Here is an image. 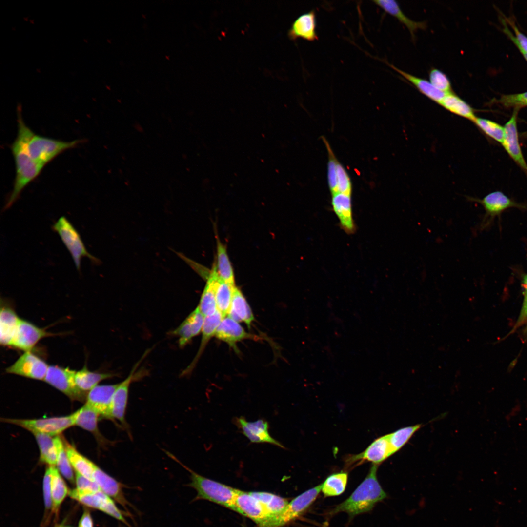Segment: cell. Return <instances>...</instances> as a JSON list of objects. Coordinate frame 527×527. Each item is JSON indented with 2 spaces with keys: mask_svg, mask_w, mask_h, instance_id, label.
Listing matches in <instances>:
<instances>
[{
  "mask_svg": "<svg viewBox=\"0 0 527 527\" xmlns=\"http://www.w3.org/2000/svg\"><path fill=\"white\" fill-rule=\"evenodd\" d=\"M523 287V303L518 319L515 324L517 328L527 322V273L524 275L522 279Z\"/></svg>",
  "mask_w": 527,
  "mask_h": 527,
  "instance_id": "50",
  "label": "cell"
},
{
  "mask_svg": "<svg viewBox=\"0 0 527 527\" xmlns=\"http://www.w3.org/2000/svg\"><path fill=\"white\" fill-rule=\"evenodd\" d=\"M52 229L60 236L78 271L81 272V261L83 257H87L94 264H100L99 259L87 251L79 233L65 216L59 218L52 226Z\"/></svg>",
  "mask_w": 527,
  "mask_h": 527,
  "instance_id": "4",
  "label": "cell"
},
{
  "mask_svg": "<svg viewBox=\"0 0 527 527\" xmlns=\"http://www.w3.org/2000/svg\"><path fill=\"white\" fill-rule=\"evenodd\" d=\"M217 264H215L217 274L222 281L235 285L234 272L226 246L217 237Z\"/></svg>",
  "mask_w": 527,
  "mask_h": 527,
  "instance_id": "35",
  "label": "cell"
},
{
  "mask_svg": "<svg viewBox=\"0 0 527 527\" xmlns=\"http://www.w3.org/2000/svg\"><path fill=\"white\" fill-rule=\"evenodd\" d=\"M323 141L326 146L328 153L327 164L328 183L331 193L333 194L337 192V164L338 161L326 140L323 138Z\"/></svg>",
  "mask_w": 527,
  "mask_h": 527,
  "instance_id": "43",
  "label": "cell"
},
{
  "mask_svg": "<svg viewBox=\"0 0 527 527\" xmlns=\"http://www.w3.org/2000/svg\"><path fill=\"white\" fill-rule=\"evenodd\" d=\"M421 426V424L408 426L387 434L392 454L400 450Z\"/></svg>",
  "mask_w": 527,
  "mask_h": 527,
  "instance_id": "41",
  "label": "cell"
},
{
  "mask_svg": "<svg viewBox=\"0 0 527 527\" xmlns=\"http://www.w3.org/2000/svg\"><path fill=\"white\" fill-rule=\"evenodd\" d=\"M40 450V461L48 466H56L57 448L54 437L41 433H33Z\"/></svg>",
  "mask_w": 527,
  "mask_h": 527,
  "instance_id": "38",
  "label": "cell"
},
{
  "mask_svg": "<svg viewBox=\"0 0 527 527\" xmlns=\"http://www.w3.org/2000/svg\"><path fill=\"white\" fill-rule=\"evenodd\" d=\"M376 5L386 13L396 18L408 29L413 39L415 33L419 29L426 28L425 22L413 21L408 18L401 10L397 2L393 0H377L372 1Z\"/></svg>",
  "mask_w": 527,
  "mask_h": 527,
  "instance_id": "28",
  "label": "cell"
},
{
  "mask_svg": "<svg viewBox=\"0 0 527 527\" xmlns=\"http://www.w3.org/2000/svg\"><path fill=\"white\" fill-rule=\"evenodd\" d=\"M167 455L178 462L190 474L191 482L187 485L197 493L195 500H205L235 511V501L239 489L203 477L182 463L168 451Z\"/></svg>",
  "mask_w": 527,
  "mask_h": 527,
  "instance_id": "3",
  "label": "cell"
},
{
  "mask_svg": "<svg viewBox=\"0 0 527 527\" xmlns=\"http://www.w3.org/2000/svg\"><path fill=\"white\" fill-rule=\"evenodd\" d=\"M75 371L69 367L50 365L43 381L71 400L83 401L86 400L87 395L77 387L74 379Z\"/></svg>",
  "mask_w": 527,
  "mask_h": 527,
  "instance_id": "9",
  "label": "cell"
},
{
  "mask_svg": "<svg viewBox=\"0 0 527 527\" xmlns=\"http://www.w3.org/2000/svg\"><path fill=\"white\" fill-rule=\"evenodd\" d=\"M83 141L82 140L64 141L34 133L29 140L28 147L32 158L44 167L58 155L77 147Z\"/></svg>",
  "mask_w": 527,
  "mask_h": 527,
  "instance_id": "5",
  "label": "cell"
},
{
  "mask_svg": "<svg viewBox=\"0 0 527 527\" xmlns=\"http://www.w3.org/2000/svg\"><path fill=\"white\" fill-rule=\"evenodd\" d=\"M74 426H78L83 429L91 432L97 438L99 442L102 445L110 443L100 433L98 428V422L100 414L92 407L85 405L71 414Z\"/></svg>",
  "mask_w": 527,
  "mask_h": 527,
  "instance_id": "23",
  "label": "cell"
},
{
  "mask_svg": "<svg viewBox=\"0 0 527 527\" xmlns=\"http://www.w3.org/2000/svg\"><path fill=\"white\" fill-rule=\"evenodd\" d=\"M205 317L197 306L174 330L171 334L178 338L180 347H184L202 332Z\"/></svg>",
  "mask_w": 527,
  "mask_h": 527,
  "instance_id": "20",
  "label": "cell"
},
{
  "mask_svg": "<svg viewBox=\"0 0 527 527\" xmlns=\"http://www.w3.org/2000/svg\"><path fill=\"white\" fill-rule=\"evenodd\" d=\"M51 468V493L53 501V510L56 516H58L60 507L69 494V490L61 474L55 466H50Z\"/></svg>",
  "mask_w": 527,
  "mask_h": 527,
  "instance_id": "36",
  "label": "cell"
},
{
  "mask_svg": "<svg viewBox=\"0 0 527 527\" xmlns=\"http://www.w3.org/2000/svg\"><path fill=\"white\" fill-rule=\"evenodd\" d=\"M51 468L48 466L45 469L43 479V494L46 514L53 510V501L51 493Z\"/></svg>",
  "mask_w": 527,
  "mask_h": 527,
  "instance_id": "47",
  "label": "cell"
},
{
  "mask_svg": "<svg viewBox=\"0 0 527 527\" xmlns=\"http://www.w3.org/2000/svg\"><path fill=\"white\" fill-rule=\"evenodd\" d=\"M92 467L93 480L97 484L101 490L129 513L127 507L130 505L123 490L125 486L107 474L93 462Z\"/></svg>",
  "mask_w": 527,
  "mask_h": 527,
  "instance_id": "17",
  "label": "cell"
},
{
  "mask_svg": "<svg viewBox=\"0 0 527 527\" xmlns=\"http://www.w3.org/2000/svg\"><path fill=\"white\" fill-rule=\"evenodd\" d=\"M525 332H526V333H527V326L526 327V329H525Z\"/></svg>",
  "mask_w": 527,
  "mask_h": 527,
  "instance_id": "53",
  "label": "cell"
},
{
  "mask_svg": "<svg viewBox=\"0 0 527 527\" xmlns=\"http://www.w3.org/2000/svg\"><path fill=\"white\" fill-rule=\"evenodd\" d=\"M236 286L221 280L219 277L215 282V295L217 310L223 319L227 316L230 309L233 294Z\"/></svg>",
  "mask_w": 527,
  "mask_h": 527,
  "instance_id": "34",
  "label": "cell"
},
{
  "mask_svg": "<svg viewBox=\"0 0 527 527\" xmlns=\"http://www.w3.org/2000/svg\"><path fill=\"white\" fill-rule=\"evenodd\" d=\"M316 27V13L312 10L300 15L294 21L288 31V36L292 41L302 38L313 41L318 39Z\"/></svg>",
  "mask_w": 527,
  "mask_h": 527,
  "instance_id": "22",
  "label": "cell"
},
{
  "mask_svg": "<svg viewBox=\"0 0 527 527\" xmlns=\"http://www.w3.org/2000/svg\"><path fill=\"white\" fill-rule=\"evenodd\" d=\"M429 78L430 82L438 90L446 94L452 92L450 80L442 71L432 68L429 73Z\"/></svg>",
  "mask_w": 527,
  "mask_h": 527,
  "instance_id": "44",
  "label": "cell"
},
{
  "mask_svg": "<svg viewBox=\"0 0 527 527\" xmlns=\"http://www.w3.org/2000/svg\"><path fill=\"white\" fill-rule=\"evenodd\" d=\"M115 376L116 374L114 373L91 371L85 365L82 369L75 371L74 379L78 388L86 392L98 385L100 382Z\"/></svg>",
  "mask_w": 527,
  "mask_h": 527,
  "instance_id": "30",
  "label": "cell"
},
{
  "mask_svg": "<svg viewBox=\"0 0 527 527\" xmlns=\"http://www.w3.org/2000/svg\"><path fill=\"white\" fill-rule=\"evenodd\" d=\"M223 317L217 310L213 315L205 317L203 327L202 330V336L199 349L191 364L182 373V376L186 375L191 372L194 369L199 359L202 355L207 344L210 339L215 336L217 327L220 324Z\"/></svg>",
  "mask_w": 527,
  "mask_h": 527,
  "instance_id": "26",
  "label": "cell"
},
{
  "mask_svg": "<svg viewBox=\"0 0 527 527\" xmlns=\"http://www.w3.org/2000/svg\"><path fill=\"white\" fill-rule=\"evenodd\" d=\"M45 329L20 319L10 347L24 352L31 351L35 345L42 338L54 335Z\"/></svg>",
  "mask_w": 527,
  "mask_h": 527,
  "instance_id": "13",
  "label": "cell"
},
{
  "mask_svg": "<svg viewBox=\"0 0 527 527\" xmlns=\"http://www.w3.org/2000/svg\"><path fill=\"white\" fill-rule=\"evenodd\" d=\"M439 104L449 112L472 122L477 117L473 108L453 92L446 94Z\"/></svg>",
  "mask_w": 527,
  "mask_h": 527,
  "instance_id": "32",
  "label": "cell"
},
{
  "mask_svg": "<svg viewBox=\"0 0 527 527\" xmlns=\"http://www.w3.org/2000/svg\"><path fill=\"white\" fill-rule=\"evenodd\" d=\"M235 422L242 433L251 443H267L284 448L280 442L273 438L269 434V425L267 421L263 419H259L255 421L249 422L244 417H240L237 418Z\"/></svg>",
  "mask_w": 527,
  "mask_h": 527,
  "instance_id": "18",
  "label": "cell"
},
{
  "mask_svg": "<svg viewBox=\"0 0 527 527\" xmlns=\"http://www.w3.org/2000/svg\"><path fill=\"white\" fill-rule=\"evenodd\" d=\"M215 336L219 340L226 343L236 351H238L236 345L238 342L244 339L256 338L255 336L246 332L238 322L228 315L222 320Z\"/></svg>",
  "mask_w": 527,
  "mask_h": 527,
  "instance_id": "21",
  "label": "cell"
},
{
  "mask_svg": "<svg viewBox=\"0 0 527 527\" xmlns=\"http://www.w3.org/2000/svg\"><path fill=\"white\" fill-rule=\"evenodd\" d=\"M78 527H94L92 518L87 509L84 510L79 520Z\"/></svg>",
  "mask_w": 527,
  "mask_h": 527,
  "instance_id": "51",
  "label": "cell"
},
{
  "mask_svg": "<svg viewBox=\"0 0 527 527\" xmlns=\"http://www.w3.org/2000/svg\"><path fill=\"white\" fill-rule=\"evenodd\" d=\"M1 301L3 304L0 311V343L4 346H11L20 318L4 300Z\"/></svg>",
  "mask_w": 527,
  "mask_h": 527,
  "instance_id": "25",
  "label": "cell"
},
{
  "mask_svg": "<svg viewBox=\"0 0 527 527\" xmlns=\"http://www.w3.org/2000/svg\"><path fill=\"white\" fill-rule=\"evenodd\" d=\"M322 484L303 492L291 500L279 515L269 518L259 527H281L300 516L315 500Z\"/></svg>",
  "mask_w": 527,
  "mask_h": 527,
  "instance_id": "6",
  "label": "cell"
},
{
  "mask_svg": "<svg viewBox=\"0 0 527 527\" xmlns=\"http://www.w3.org/2000/svg\"><path fill=\"white\" fill-rule=\"evenodd\" d=\"M469 200L480 203L485 210V215L480 225L481 229L487 227L494 217L505 210L512 207L524 209L526 207L514 202L499 191L491 192L482 199L471 198Z\"/></svg>",
  "mask_w": 527,
  "mask_h": 527,
  "instance_id": "10",
  "label": "cell"
},
{
  "mask_svg": "<svg viewBox=\"0 0 527 527\" xmlns=\"http://www.w3.org/2000/svg\"><path fill=\"white\" fill-rule=\"evenodd\" d=\"M2 421L15 425L31 432L46 434L52 436L59 435L65 430L74 426L71 414L34 419L2 418Z\"/></svg>",
  "mask_w": 527,
  "mask_h": 527,
  "instance_id": "8",
  "label": "cell"
},
{
  "mask_svg": "<svg viewBox=\"0 0 527 527\" xmlns=\"http://www.w3.org/2000/svg\"><path fill=\"white\" fill-rule=\"evenodd\" d=\"M235 511L254 521L258 525L269 517L260 502L250 492L239 490L235 501Z\"/></svg>",
  "mask_w": 527,
  "mask_h": 527,
  "instance_id": "19",
  "label": "cell"
},
{
  "mask_svg": "<svg viewBox=\"0 0 527 527\" xmlns=\"http://www.w3.org/2000/svg\"><path fill=\"white\" fill-rule=\"evenodd\" d=\"M337 192L351 195L352 184L345 168L338 162L337 164Z\"/></svg>",
  "mask_w": 527,
  "mask_h": 527,
  "instance_id": "48",
  "label": "cell"
},
{
  "mask_svg": "<svg viewBox=\"0 0 527 527\" xmlns=\"http://www.w3.org/2000/svg\"><path fill=\"white\" fill-rule=\"evenodd\" d=\"M519 110V108H514L510 119L504 126L505 134L502 145L512 159L527 174V164L520 147L517 130Z\"/></svg>",
  "mask_w": 527,
  "mask_h": 527,
  "instance_id": "15",
  "label": "cell"
},
{
  "mask_svg": "<svg viewBox=\"0 0 527 527\" xmlns=\"http://www.w3.org/2000/svg\"><path fill=\"white\" fill-rule=\"evenodd\" d=\"M54 441L57 448L56 467L69 482L75 483L73 467L68 457L64 442L59 435L54 437Z\"/></svg>",
  "mask_w": 527,
  "mask_h": 527,
  "instance_id": "39",
  "label": "cell"
},
{
  "mask_svg": "<svg viewBox=\"0 0 527 527\" xmlns=\"http://www.w3.org/2000/svg\"><path fill=\"white\" fill-rule=\"evenodd\" d=\"M378 465L372 464L365 478L345 501L337 505L331 514L345 512L352 517L371 510L376 504L386 498L377 477Z\"/></svg>",
  "mask_w": 527,
  "mask_h": 527,
  "instance_id": "2",
  "label": "cell"
},
{
  "mask_svg": "<svg viewBox=\"0 0 527 527\" xmlns=\"http://www.w3.org/2000/svg\"><path fill=\"white\" fill-rule=\"evenodd\" d=\"M389 65L412 83L421 93L438 104L446 94L435 88L430 81L405 72L393 65Z\"/></svg>",
  "mask_w": 527,
  "mask_h": 527,
  "instance_id": "31",
  "label": "cell"
},
{
  "mask_svg": "<svg viewBox=\"0 0 527 527\" xmlns=\"http://www.w3.org/2000/svg\"><path fill=\"white\" fill-rule=\"evenodd\" d=\"M496 102L506 108L520 109L527 106V92L513 94L502 95Z\"/></svg>",
  "mask_w": 527,
  "mask_h": 527,
  "instance_id": "45",
  "label": "cell"
},
{
  "mask_svg": "<svg viewBox=\"0 0 527 527\" xmlns=\"http://www.w3.org/2000/svg\"><path fill=\"white\" fill-rule=\"evenodd\" d=\"M64 526L63 524H61L57 525L55 527H63Z\"/></svg>",
  "mask_w": 527,
  "mask_h": 527,
  "instance_id": "52",
  "label": "cell"
},
{
  "mask_svg": "<svg viewBox=\"0 0 527 527\" xmlns=\"http://www.w3.org/2000/svg\"><path fill=\"white\" fill-rule=\"evenodd\" d=\"M76 489L82 492H93L101 491L97 484L81 474L75 473Z\"/></svg>",
  "mask_w": 527,
  "mask_h": 527,
  "instance_id": "49",
  "label": "cell"
},
{
  "mask_svg": "<svg viewBox=\"0 0 527 527\" xmlns=\"http://www.w3.org/2000/svg\"><path fill=\"white\" fill-rule=\"evenodd\" d=\"M473 122L485 134L502 144L505 134L504 126L489 120L478 117H476Z\"/></svg>",
  "mask_w": 527,
  "mask_h": 527,
  "instance_id": "42",
  "label": "cell"
},
{
  "mask_svg": "<svg viewBox=\"0 0 527 527\" xmlns=\"http://www.w3.org/2000/svg\"><path fill=\"white\" fill-rule=\"evenodd\" d=\"M236 321L243 322L249 327L254 317L250 307L241 290L236 286L228 315Z\"/></svg>",
  "mask_w": 527,
  "mask_h": 527,
  "instance_id": "29",
  "label": "cell"
},
{
  "mask_svg": "<svg viewBox=\"0 0 527 527\" xmlns=\"http://www.w3.org/2000/svg\"><path fill=\"white\" fill-rule=\"evenodd\" d=\"M250 493L262 504L268 515V518L280 514L288 504L285 498L271 493L263 491H252Z\"/></svg>",
  "mask_w": 527,
  "mask_h": 527,
  "instance_id": "33",
  "label": "cell"
},
{
  "mask_svg": "<svg viewBox=\"0 0 527 527\" xmlns=\"http://www.w3.org/2000/svg\"><path fill=\"white\" fill-rule=\"evenodd\" d=\"M391 455L387 434L375 439L363 452L348 455L345 458V465L347 468L354 467L365 462L379 465Z\"/></svg>",
  "mask_w": 527,
  "mask_h": 527,
  "instance_id": "11",
  "label": "cell"
},
{
  "mask_svg": "<svg viewBox=\"0 0 527 527\" xmlns=\"http://www.w3.org/2000/svg\"><path fill=\"white\" fill-rule=\"evenodd\" d=\"M64 444L68 457L75 472L94 481L92 476L93 462L83 456L66 441L64 442Z\"/></svg>",
  "mask_w": 527,
  "mask_h": 527,
  "instance_id": "37",
  "label": "cell"
},
{
  "mask_svg": "<svg viewBox=\"0 0 527 527\" xmlns=\"http://www.w3.org/2000/svg\"><path fill=\"white\" fill-rule=\"evenodd\" d=\"M218 277L216 264L213 265L206 278V283L197 306L204 317L213 315L217 311L215 282Z\"/></svg>",
  "mask_w": 527,
  "mask_h": 527,
  "instance_id": "27",
  "label": "cell"
},
{
  "mask_svg": "<svg viewBox=\"0 0 527 527\" xmlns=\"http://www.w3.org/2000/svg\"><path fill=\"white\" fill-rule=\"evenodd\" d=\"M48 367L44 360L31 351H27L8 367L6 372L30 379L44 380Z\"/></svg>",
  "mask_w": 527,
  "mask_h": 527,
  "instance_id": "12",
  "label": "cell"
},
{
  "mask_svg": "<svg viewBox=\"0 0 527 527\" xmlns=\"http://www.w3.org/2000/svg\"><path fill=\"white\" fill-rule=\"evenodd\" d=\"M119 385H97L88 392L85 404L100 416L111 419L113 398Z\"/></svg>",
  "mask_w": 527,
  "mask_h": 527,
  "instance_id": "16",
  "label": "cell"
},
{
  "mask_svg": "<svg viewBox=\"0 0 527 527\" xmlns=\"http://www.w3.org/2000/svg\"><path fill=\"white\" fill-rule=\"evenodd\" d=\"M332 206L344 230L351 233L355 230L352 217L351 195L339 192L332 194Z\"/></svg>",
  "mask_w": 527,
  "mask_h": 527,
  "instance_id": "24",
  "label": "cell"
},
{
  "mask_svg": "<svg viewBox=\"0 0 527 527\" xmlns=\"http://www.w3.org/2000/svg\"><path fill=\"white\" fill-rule=\"evenodd\" d=\"M69 496L87 507L98 509L131 527L125 516L129 513L122 511L116 506L115 501L102 491L82 492L76 488L69 490Z\"/></svg>",
  "mask_w": 527,
  "mask_h": 527,
  "instance_id": "7",
  "label": "cell"
},
{
  "mask_svg": "<svg viewBox=\"0 0 527 527\" xmlns=\"http://www.w3.org/2000/svg\"><path fill=\"white\" fill-rule=\"evenodd\" d=\"M140 362H141V360L136 364L128 376L119 383L114 393L112 400L111 419L119 421L121 425V426L127 431L129 430L128 425L125 419V415L128 399L129 390L132 382L136 379L135 372Z\"/></svg>",
  "mask_w": 527,
  "mask_h": 527,
  "instance_id": "14",
  "label": "cell"
},
{
  "mask_svg": "<svg viewBox=\"0 0 527 527\" xmlns=\"http://www.w3.org/2000/svg\"><path fill=\"white\" fill-rule=\"evenodd\" d=\"M18 133L11 144L16 175L13 188L7 199L4 210L9 209L19 198L23 190L41 173L44 166L38 164L31 157L28 150V142L34 134L25 124L20 111L17 113Z\"/></svg>",
  "mask_w": 527,
  "mask_h": 527,
  "instance_id": "1",
  "label": "cell"
},
{
  "mask_svg": "<svg viewBox=\"0 0 527 527\" xmlns=\"http://www.w3.org/2000/svg\"><path fill=\"white\" fill-rule=\"evenodd\" d=\"M348 480L346 472L333 473L327 477L322 484L321 491L325 496H335L341 494L345 490Z\"/></svg>",
  "mask_w": 527,
  "mask_h": 527,
  "instance_id": "40",
  "label": "cell"
},
{
  "mask_svg": "<svg viewBox=\"0 0 527 527\" xmlns=\"http://www.w3.org/2000/svg\"><path fill=\"white\" fill-rule=\"evenodd\" d=\"M507 22L512 28L515 36L510 32L505 20H503L502 23L504 32L516 45L517 47L520 48L527 53V37L518 29L515 24L511 20H507Z\"/></svg>",
  "mask_w": 527,
  "mask_h": 527,
  "instance_id": "46",
  "label": "cell"
},
{
  "mask_svg": "<svg viewBox=\"0 0 527 527\" xmlns=\"http://www.w3.org/2000/svg\"><path fill=\"white\" fill-rule=\"evenodd\" d=\"M63 527H65V526H64Z\"/></svg>",
  "mask_w": 527,
  "mask_h": 527,
  "instance_id": "54",
  "label": "cell"
}]
</instances>
